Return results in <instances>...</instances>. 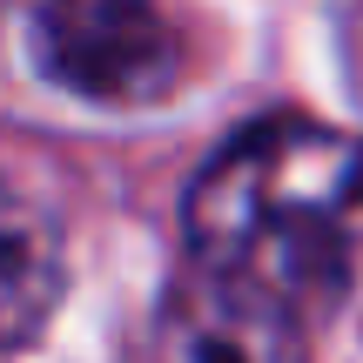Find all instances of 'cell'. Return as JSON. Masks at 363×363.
I'll use <instances>...</instances> for the list:
<instances>
[{
    "mask_svg": "<svg viewBox=\"0 0 363 363\" xmlns=\"http://www.w3.org/2000/svg\"><path fill=\"white\" fill-rule=\"evenodd\" d=\"M195 269L316 316L363 262V142L276 115L242 128L189 189Z\"/></svg>",
    "mask_w": 363,
    "mask_h": 363,
    "instance_id": "1",
    "label": "cell"
},
{
    "mask_svg": "<svg viewBox=\"0 0 363 363\" xmlns=\"http://www.w3.org/2000/svg\"><path fill=\"white\" fill-rule=\"evenodd\" d=\"M34 61L94 108H155L182 81V34L155 0H40Z\"/></svg>",
    "mask_w": 363,
    "mask_h": 363,
    "instance_id": "2",
    "label": "cell"
},
{
    "mask_svg": "<svg viewBox=\"0 0 363 363\" xmlns=\"http://www.w3.org/2000/svg\"><path fill=\"white\" fill-rule=\"evenodd\" d=\"M135 363H310V350H303V316L195 269L155 310Z\"/></svg>",
    "mask_w": 363,
    "mask_h": 363,
    "instance_id": "3",
    "label": "cell"
},
{
    "mask_svg": "<svg viewBox=\"0 0 363 363\" xmlns=\"http://www.w3.org/2000/svg\"><path fill=\"white\" fill-rule=\"evenodd\" d=\"M67 283V256H61V229L54 216L0 175V350H21L40 323L54 316Z\"/></svg>",
    "mask_w": 363,
    "mask_h": 363,
    "instance_id": "4",
    "label": "cell"
},
{
    "mask_svg": "<svg viewBox=\"0 0 363 363\" xmlns=\"http://www.w3.org/2000/svg\"><path fill=\"white\" fill-rule=\"evenodd\" d=\"M330 27H337V61H343V88L363 108V0H330Z\"/></svg>",
    "mask_w": 363,
    "mask_h": 363,
    "instance_id": "5",
    "label": "cell"
}]
</instances>
